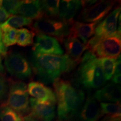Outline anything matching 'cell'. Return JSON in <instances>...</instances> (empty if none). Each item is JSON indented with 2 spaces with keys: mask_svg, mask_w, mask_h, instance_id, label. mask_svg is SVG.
Instances as JSON below:
<instances>
[{
  "mask_svg": "<svg viewBox=\"0 0 121 121\" xmlns=\"http://www.w3.org/2000/svg\"><path fill=\"white\" fill-rule=\"evenodd\" d=\"M8 91V84L6 78L0 73V100L4 99Z\"/></svg>",
  "mask_w": 121,
  "mask_h": 121,
  "instance_id": "obj_27",
  "label": "cell"
},
{
  "mask_svg": "<svg viewBox=\"0 0 121 121\" xmlns=\"http://www.w3.org/2000/svg\"><path fill=\"white\" fill-rule=\"evenodd\" d=\"M4 72V69L2 63V58H1V56H0V72Z\"/></svg>",
  "mask_w": 121,
  "mask_h": 121,
  "instance_id": "obj_34",
  "label": "cell"
},
{
  "mask_svg": "<svg viewBox=\"0 0 121 121\" xmlns=\"http://www.w3.org/2000/svg\"><path fill=\"white\" fill-rule=\"evenodd\" d=\"M81 7V1H69V5L67 13L63 21L71 24L73 22V18L78 13Z\"/></svg>",
  "mask_w": 121,
  "mask_h": 121,
  "instance_id": "obj_25",
  "label": "cell"
},
{
  "mask_svg": "<svg viewBox=\"0 0 121 121\" xmlns=\"http://www.w3.org/2000/svg\"><path fill=\"white\" fill-rule=\"evenodd\" d=\"M69 5V1H60L58 7V17L60 20H63L64 17L67 13L68 7Z\"/></svg>",
  "mask_w": 121,
  "mask_h": 121,
  "instance_id": "obj_28",
  "label": "cell"
},
{
  "mask_svg": "<svg viewBox=\"0 0 121 121\" xmlns=\"http://www.w3.org/2000/svg\"><path fill=\"white\" fill-rule=\"evenodd\" d=\"M40 7L44 17L47 18L56 17L58 15V7L60 1L45 0L39 1Z\"/></svg>",
  "mask_w": 121,
  "mask_h": 121,
  "instance_id": "obj_18",
  "label": "cell"
},
{
  "mask_svg": "<svg viewBox=\"0 0 121 121\" xmlns=\"http://www.w3.org/2000/svg\"><path fill=\"white\" fill-rule=\"evenodd\" d=\"M22 1H2L1 6L10 15L17 14V10Z\"/></svg>",
  "mask_w": 121,
  "mask_h": 121,
  "instance_id": "obj_26",
  "label": "cell"
},
{
  "mask_svg": "<svg viewBox=\"0 0 121 121\" xmlns=\"http://www.w3.org/2000/svg\"><path fill=\"white\" fill-rule=\"evenodd\" d=\"M2 1H0V6H1V4H2Z\"/></svg>",
  "mask_w": 121,
  "mask_h": 121,
  "instance_id": "obj_35",
  "label": "cell"
},
{
  "mask_svg": "<svg viewBox=\"0 0 121 121\" xmlns=\"http://www.w3.org/2000/svg\"><path fill=\"white\" fill-rule=\"evenodd\" d=\"M32 24V20L29 18L24 17L22 15H13L1 25L16 29L24 26H30Z\"/></svg>",
  "mask_w": 121,
  "mask_h": 121,
  "instance_id": "obj_20",
  "label": "cell"
},
{
  "mask_svg": "<svg viewBox=\"0 0 121 121\" xmlns=\"http://www.w3.org/2000/svg\"><path fill=\"white\" fill-rule=\"evenodd\" d=\"M75 75V84L86 90L99 89L106 82L99 58L89 51L85 53L80 60Z\"/></svg>",
  "mask_w": 121,
  "mask_h": 121,
  "instance_id": "obj_3",
  "label": "cell"
},
{
  "mask_svg": "<svg viewBox=\"0 0 121 121\" xmlns=\"http://www.w3.org/2000/svg\"><path fill=\"white\" fill-rule=\"evenodd\" d=\"M101 116L100 106L94 96L89 95L83 104L76 119L78 121H97Z\"/></svg>",
  "mask_w": 121,
  "mask_h": 121,
  "instance_id": "obj_12",
  "label": "cell"
},
{
  "mask_svg": "<svg viewBox=\"0 0 121 121\" xmlns=\"http://www.w3.org/2000/svg\"><path fill=\"white\" fill-rule=\"evenodd\" d=\"M94 98L99 102L118 103L121 100V86L109 83L95 92Z\"/></svg>",
  "mask_w": 121,
  "mask_h": 121,
  "instance_id": "obj_15",
  "label": "cell"
},
{
  "mask_svg": "<svg viewBox=\"0 0 121 121\" xmlns=\"http://www.w3.org/2000/svg\"><path fill=\"white\" fill-rule=\"evenodd\" d=\"M34 33L26 28L17 29L16 44L20 47L31 46L34 44Z\"/></svg>",
  "mask_w": 121,
  "mask_h": 121,
  "instance_id": "obj_21",
  "label": "cell"
},
{
  "mask_svg": "<svg viewBox=\"0 0 121 121\" xmlns=\"http://www.w3.org/2000/svg\"><path fill=\"white\" fill-rule=\"evenodd\" d=\"M28 94L34 99L41 102H52L56 103L54 92L43 83L31 81L27 85Z\"/></svg>",
  "mask_w": 121,
  "mask_h": 121,
  "instance_id": "obj_13",
  "label": "cell"
},
{
  "mask_svg": "<svg viewBox=\"0 0 121 121\" xmlns=\"http://www.w3.org/2000/svg\"><path fill=\"white\" fill-rule=\"evenodd\" d=\"M121 50V34L100 39L90 51L95 56L101 58H117Z\"/></svg>",
  "mask_w": 121,
  "mask_h": 121,
  "instance_id": "obj_7",
  "label": "cell"
},
{
  "mask_svg": "<svg viewBox=\"0 0 121 121\" xmlns=\"http://www.w3.org/2000/svg\"><path fill=\"white\" fill-rule=\"evenodd\" d=\"M30 113L40 121H53L56 117V103L29 99Z\"/></svg>",
  "mask_w": 121,
  "mask_h": 121,
  "instance_id": "obj_10",
  "label": "cell"
},
{
  "mask_svg": "<svg viewBox=\"0 0 121 121\" xmlns=\"http://www.w3.org/2000/svg\"><path fill=\"white\" fill-rule=\"evenodd\" d=\"M121 80V74H118V75H114V76H113V78L112 79V81L113 84L116 85H120Z\"/></svg>",
  "mask_w": 121,
  "mask_h": 121,
  "instance_id": "obj_32",
  "label": "cell"
},
{
  "mask_svg": "<svg viewBox=\"0 0 121 121\" xmlns=\"http://www.w3.org/2000/svg\"><path fill=\"white\" fill-rule=\"evenodd\" d=\"M0 26H1V25H0Z\"/></svg>",
  "mask_w": 121,
  "mask_h": 121,
  "instance_id": "obj_36",
  "label": "cell"
},
{
  "mask_svg": "<svg viewBox=\"0 0 121 121\" xmlns=\"http://www.w3.org/2000/svg\"><path fill=\"white\" fill-rule=\"evenodd\" d=\"M63 42L64 43L66 55L80 63L82 54L86 50V45L77 38L71 35L65 38Z\"/></svg>",
  "mask_w": 121,
  "mask_h": 121,
  "instance_id": "obj_16",
  "label": "cell"
},
{
  "mask_svg": "<svg viewBox=\"0 0 121 121\" xmlns=\"http://www.w3.org/2000/svg\"><path fill=\"white\" fill-rule=\"evenodd\" d=\"M6 104L22 117L29 114L30 108L27 85L21 81L11 82Z\"/></svg>",
  "mask_w": 121,
  "mask_h": 121,
  "instance_id": "obj_4",
  "label": "cell"
},
{
  "mask_svg": "<svg viewBox=\"0 0 121 121\" xmlns=\"http://www.w3.org/2000/svg\"><path fill=\"white\" fill-rule=\"evenodd\" d=\"M17 14L37 20L44 17L39 1H22L17 10Z\"/></svg>",
  "mask_w": 121,
  "mask_h": 121,
  "instance_id": "obj_17",
  "label": "cell"
},
{
  "mask_svg": "<svg viewBox=\"0 0 121 121\" xmlns=\"http://www.w3.org/2000/svg\"><path fill=\"white\" fill-rule=\"evenodd\" d=\"M99 60L103 71L105 80L108 81L114 75L117 58H99Z\"/></svg>",
  "mask_w": 121,
  "mask_h": 121,
  "instance_id": "obj_24",
  "label": "cell"
},
{
  "mask_svg": "<svg viewBox=\"0 0 121 121\" xmlns=\"http://www.w3.org/2000/svg\"><path fill=\"white\" fill-rule=\"evenodd\" d=\"M4 66L7 72L19 79H28L32 76V68L28 60L17 52L7 54Z\"/></svg>",
  "mask_w": 121,
  "mask_h": 121,
  "instance_id": "obj_6",
  "label": "cell"
},
{
  "mask_svg": "<svg viewBox=\"0 0 121 121\" xmlns=\"http://www.w3.org/2000/svg\"><path fill=\"white\" fill-rule=\"evenodd\" d=\"M33 52L40 54L62 55L63 51L55 38L45 34H38L33 48Z\"/></svg>",
  "mask_w": 121,
  "mask_h": 121,
  "instance_id": "obj_9",
  "label": "cell"
},
{
  "mask_svg": "<svg viewBox=\"0 0 121 121\" xmlns=\"http://www.w3.org/2000/svg\"><path fill=\"white\" fill-rule=\"evenodd\" d=\"M70 26V24L61 20L43 17L35 21L30 28L38 34L50 35L63 42L69 34Z\"/></svg>",
  "mask_w": 121,
  "mask_h": 121,
  "instance_id": "obj_5",
  "label": "cell"
},
{
  "mask_svg": "<svg viewBox=\"0 0 121 121\" xmlns=\"http://www.w3.org/2000/svg\"><path fill=\"white\" fill-rule=\"evenodd\" d=\"M2 33V42L5 47L12 46L16 44L17 29L6 26H0Z\"/></svg>",
  "mask_w": 121,
  "mask_h": 121,
  "instance_id": "obj_22",
  "label": "cell"
},
{
  "mask_svg": "<svg viewBox=\"0 0 121 121\" xmlns=\"http://www.w3.org/2000/svg\"><path fill=\"white\" fill-rule=\"evenodd\" d=\"M22 121H40L38 120L37 118H36L35 117H34V116H33L30 113L26 115V116H24L22 118Z\"/></svg>",
  "mask_w": 121,
  "mask_h": 121,
  "instance_id": "obj_31",
  "label": "cell"
},
{
  "mask_svg": "<svg viewBox=\"0 0 121 121\" xmlns=\"http://www.w3.org/2000/svg\"><path fill=\"white\" fill-rule=\"evenodd\" d=\"M79 62L66 54L57 56L33 52L31 66L37 79L43 84H53L63 73L70 72Z\"/></svg>",
  "mask_w": 121,
  "mask_h": 121,
  "instance_id": "obj_1",
  "label": "cell"
},
{
  "mask_svg": "<svg viewBox=\"0 0 121 121\" xmlns=\"http://www.w3.org/2000/svg\"><path fill=\"white\" fill-rule=\"evenodd\" d=\"M101 121H121V118H112L107 116Z\"/></svg>",
  "mask_w": 121,
  "mask_h": 121,
  "instance_id": "obj_33",
  "label": "cell"
},
{
  "mask_svg": "<svg viewBox=\"0 0 121 121\" xmlns=\"http://www.w3.org/2000/svg\"><path fill=\"white\" fill-rule=\"evenodd\" d=\"M53 84L56 97L58 121H73L85 102L84 91L75 87L69 81L60 78Z\"/></svg>",
  "mask_w": 121,
  "mask_h": 121,
  "instance_id": "obj_2",
  "label": "cell"
},
{
  "mask_svg": "<svg viewBox=\"0 0 121 121\" xmlns=\"http://www.w3.org/2000/svg\"><path fill=\"white\" fill-rule=\"evenodd\" d=\"M120 15L121 7H118L96 27L94 36L102 39L116 34L117 33L118 21Z\"/></svg>",
  "mask_w": 121,
  "mask_h": 121,
  "instance_id": "obj_11",
  "label": "cell"
},
{
  "mask_svg": "<svg viewBox=\"0 0 121 121\" xmlns=\"http://www.w3.org/2000/svg\"><path fill=\"white\" fill-rule=\"evenodd\" d=\"M23 117L9 107L6 103L0 105V121H22Z\"/></svg>",
  "mask_w": 121,
  "mask_h": 121,
  "instance_id": "obj_23",
  "label": "cell"
},
{
  "mask_svg": "<svg viewBox=\"0 0 121 121\" xmlns=\"http://www.w3.org/2000/svg\"><path fill=\"white\" fill-rule=\"evenodd\" d=\"M115 4L113 1H100L93 5L84 7L78 19L84 23L100 22L108 13Z\"/></svg>",
  "mask_w": 121,
  "mask_h": 121,
  "instance_id": "obj_8",
  "label": "cell"
},
{
  "mask_svg": "<svg viewBox=\"0 0 121 121\" xmlns=\"http://www.w3.org/2000/svg\"><path fill=\"white\" fill-rule=\"evenodd\" d=\"M121 74V55L117 58L116 63V69H115L114 75Z\"/></svg>",
  "mask_w": 121,
  "mask_h": 121,
  "instance_id": "obj_30",
  "label": "cell"
},
{
  "mask_svg": "<svg viewBox=\"0 0 121 121\" xmlns=\"http://www.w3.org/2000/svg\"><path fill=\"white\" fill-rule=\"evenodd\" d=\"M101 113L102 115L105 114L107 117L112 118H121V103H103L100 104Z\"/></svg>",
  "mask_w": 121,
  "mask_h": 121,
  "instance_id": "obj_19",
  "label": "cell"
},
{
  "mask_svg": "<svg viewBox=\"0 0 121 121\" xmlns=\"http://www.w3.org/2000/svg\"><path fill=\"white\" fill-rule=\"evenodd\" d=\"M10 15L3 7L0 6V25L4 23L10 17Z\"/></svg>",
  "mask_w": 121,
  "mask_h": 121,
  "instance_id": "obj_29",
  "label": "cell"
},
{
  "mask_svg": "<svg viewBox=\"0 0 121 121\" xmlns=\"http://www.w3.org/2000/svg\"><path fill=\"white\" fill-rule=\"evenodd\" d=\"M99 23V22L84 23L78 21H73L71 24L69 35L79 38L83 44L86 45L89 39L94 35L95 28Z\"/></svg>",
  "mask_w": 121,
  "mask_h": 121,
  "instance_id": "obj_14",
  "label": "cell"
}]
</instances>
